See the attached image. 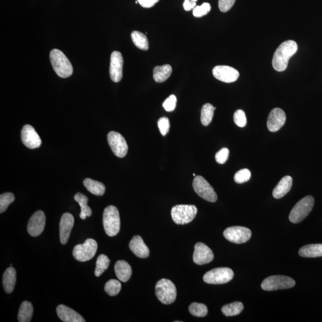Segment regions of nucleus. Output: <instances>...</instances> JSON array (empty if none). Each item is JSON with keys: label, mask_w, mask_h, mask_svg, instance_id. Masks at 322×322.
Returning a JSON list of instances; mask_svg holds the SVG:
<instances>
[{"label": "nucleus", "mask_w": 322, "mask_h": 322, "mask_svg": "<svg viewBox=\"0 0 322 322\" xmlns=\"http://www.w3.org/2000/svg\"><path fill=\"white\" fill-rule=\"evenodd\" d=\"M158 126L161 134L165 136L169 132L170 128V120L167 117H162L158 120Z\"/></svg>", "instance_id": "ea45409f"}, {"label": "nucleus", "mask_w": 322, "mask_h": 322, "mask_svg": "<svg viewBox=\"0 0 322 322\" xmlns=\"http://www.w3.org/2000/svg\"><path fill=\"white\" fill-rule=\"evenodd\" d=\"M213 74L216 79L226 83L235 82L239 77L236 69L228 66H216L213 69Z\"/></svg>", "instance_id": "2eb2a0df"}, {"label": "nucleus", "mask_w": 322, "mask_h": 322, "mask_svg": "<svg viewBox=\"0 0 322 322\" xmlns=\"http://www.w3.org/2000/svg\"><path fill=\"white\" fill-rule=\"evenodd\" d=\"M110 260L107 255L101 254L99 255L96 261V267L95 271V276L99 277L108 269L110 264Z\"/></svg>", "instance_id": "473e14b6"}, {"label": "nucleus", "mask_w": 322, "mask_h": 322, "mask_svg": "<svg viewBox=\"0 0 322 322\" xmlns=\"http://www.w3.org/2000/svg\"><path fill=\"white\" fill-rule=\"evenodd\" d=\"M193 188L196 193L204 200L210 203H215L217 200L215 192L203 177L198 176L195 177Z\"/></svg>", "instance_id": "9d476101"}, {"label": "nucleus", "mask_w": 322, "mask_h": 322, "mask_svg": "<svg viewBox=\"0 0 322 322\" xmlns=\"http://www.w3.org/2000/svg\"><path fill=\"white\" fill-rule=\"evenodd\" d=\"M103 224L105 232L107 236H115L119 232L121 221L119 213L116 207L110 206L105 209Z\"/></svg>", "instance_id": "7ed1b4c3"}, {"label": "nucleus", "mask_w": 322, "mask_h": 322, "mask_svg": "<svg viewBox=\"0 0 322 322\" xmlns=\"http://www.w3.org/2000/svg\"><path fill=\"white\" fill-rule=\"evenodd\" d=\"M50 59L54 71L59 77L66 78L73 73V67L67 57L62 51L53 49L50 53Z\"/></svg>", "instance_id": "f03ea898"}, {"label": "nucleus", "mask_w": 322, "mask_h": 322, "mask_svg": "<svg viewBox=\"0 0 322 322\" xmlns=\"http://www.w3.org/2000/svg\"><path fill=\"white\" fill-rule=\"evenodd\" d=\"M121 290V284L115 279H111L105 286V291L110 296H115Z\"/></svg>", "instance_id": "f704fd0d"}, {"label": "nucleus", "mask_w": 322, "mask_h": 322, "mask_svg": "<svg viewBox=\"0 0 322 322\" xmlns=\"http://www.w3.org/2000/svg\"><path fill=\"white\" fill-rule=\"evenodd\" d=\"M214 254L209 246L203 243L198 242L195 246L193 260L195 264L204 265L209 264L213 260Z\"/></svg>", "instance_id": "dca6fc26"}, {"label": "nucleus", "mask_w": 322, "mask_h": 322, "mask_svg": "<svg viewBox=\"0 0 322 322\" xmlns=\"http://www.w3.org/2000/svg\"><path fill=\"white\" fill-rule=\"evenodd\" d=\"M225 238L236 244H241L250 239L252 233L249 228L241 226H233L226 228L223 233Z\"/></svg>", "instance_id": "f8f14e48"}, {"label": "nucleus", "mask_w": 322, "mask_h": 322, "mask_svg": "<svg viewBox=\"0 0 322 322\" xmlns=\"http://www.w3.org/2000/svg\"><path fill=\"white\" fill-rule=\"evenodd\" d=\"M177 98L176 96L171 95L162 104V107L167 112H172L176 109Z\"/></svg>", "instance_id": "a19ab883"}, {"label": "nucleus", "mask_w": 322, "mask_h": 322, "mask_svg": "<svg viewBox=\"0 0 322 322\" xmlns=\"http://www.w3.org/2000/svg\"><path fill=\"white\" fill-rule=\"evenodd\" d=\"M74 200L79 204L81 207L80 218L85 219L87 216H90L92 215V210L90 207L87 206L89 202V198L81 193H78L75 195Z\"/></svg>", "instance_id": "cd10ccee"}, {"label": "nucleus", "mask_w": 322, "mask_h": 322, "mask_svg": "<svg viewBox=\"0 0 322 322\" xmlns=\"http://www.w3.org/2000/svg\"><path fill=\"white\" fill-rule=\"evenodd\" d=\"M129 246L131 251L138 258H145L149 256V249L140 236L132 237Z\"/></svg>", "instance_id": "412c9836"}, {"label": "nucleus", "mask_w": 322, "mask_h": 322, "mask_svg": "<svg viewBox=\"0 0 322 322\" xmlns=\"http://www.w3.org/2000/svg\"><path fill=\"white\" fill-rule=\"evenodd\" d=\"M251 171L245 168V169L237 171L234 176V180L238 184H242V183L249 181V179H251Z\"/></svg>", "instance_id": "e433bc0d"}, {"label": "nucleus", "mask_w": 322, "mask_h": 322, "mask_svg": "<svg viewBox=\"0 0 322 322\" xmlns=\"http://www.w3.org/2000/svg\"><path fill=\"white\" fill-rule=\"evenodd\" d=\"M243 310V304L237 302L224 306L221 309V311L225 317H230L239 315Z\"/></svg>", "instance_id": "2f4dec72"}, {"label": "nucleus", "mask_w": 322, "mask_h": 322, "mask_svg": "<svg viewBox=\"0 0 322 322\" xmlns=\"http://www.w3.org/2000/svg\"><path fill=\"white\" fill-rule=\"evenodd\" d=\"M171 74L172 67L170 65L156 66L153 69V79L156 83H163L168 79Z\"/></svg>", "instance_id": "393cba45"}, {"label": "nucleus", "mask_w": 322, "mask_h": 322, "mask_svg": "<svg viewBox=\"0 0 322 322\" xmlns=\"http://www.w3.org/2000/svg\"><path fill=\"white\" fill-rule=\"evenodd\" d=\"M193 176L195 177H196V176H196V174H195V173H194V174H193Z\"/></svg>", "instance_id": "49530a36"}, {"label": "nucleus", "mask_w": 322, "mask_h": 322, "mask_svg": "<svg viewBox=\"0 0 322 322\" xmlns=\"http://www.w3.org/2000/svg\"><path fill=\"white\" fill-rule=\"evenodd\" d=\"M197 1L198 0H185L183 8L186 11H191L196 7Z\"/></svg>", "instance_id": "a18cd8bd"}, {"label": "nucleus", "mask_w": 322, "mask_h": 322, "mask_svg": "<svg viewBox=\"0 0 322 322\" xmlns=\"http://www.w3.org/2000/svg\"><path fill=\"white\" fill-rule=\"evenodd\" d=\"M197 213L198 209L194 205H177L171 210V216L177 224L184 225L193 221Z\"/></svg>", "instance_id": "423d86ee"}, {"label": "nucleus", "mask_w": 322, "mask_h": 322, "mask_svg": "<svg viewBox=\"0 0 322 322\" xmlns=\"http://www.w3.org/2000/svg\"><path fill=\"white\" fill-rule=\"evenodd\" d=\"M46 215L42 211H37L30 218L28 224V232L33 237H37L43 233L46 225Z\"/></svg>", "instance_id": "4468645a"}, {"label": "nucleus", "mask_w": 322, "mask_h": 322, "mask_svg": "<svg viewBox=\"0 0 322 322\" xmlns=\"http://www.w3.org/2000/svg\"><path fill=\"white\" fill-rule=\"evenodd\" d=\"M189 312L196 317L203 318L208 314L207 307L204 304L193 303L189 307Z\"/></svg>", "instance_id": "72a5a7b5"}, {"label": "nucleus", "mask_w": 322, "mask_h": 322, "mask_svg": "<svg viewBox=\"0 0 322 322\" xmlns=\"http://www.w3.org/2000/svg\"><path fill=\"white\" fill-rule=\"evenodd\" d=\"M296 285L293 279L285 276H272L265 279L261 284L264 291H273L291 288Z\"/></svg>", "instance_id": "6e6552de"}, {"label": "nucleus", "mask_w": 322, "mask_h": 322, "mask_svg": "<svg viewBox=\"0 0 322 322\" xmlns=\"http://www.w3.org/2000/svg\"><path fill=\"white\" fill-rule=\"evenodd\" d=\"M21 139L29 149L38 148L41 145V140L37 131L32 126L25 125L21 131Z\"/></svg>", "instance_id": "ddd939ff"}, {"label": "nucleus", "mask_w": 322, "mask_h": 322, "mask_svg": "<svg viewBox=\"0 0 322 322\" xmlns=\"http://www.w3.org/2000/svg\"><path fill=\"white\" fill-rule=\"evenodd\" d=\"M33 309L32 305L31 303L23 302L21 305L18 313V321L19 322H29L31 321L32 317Z\"/></svg>", "instance_id": "c85d7f7f"}, {"label": "nucleus", "mask_w": 322, "mask_h": 322, "mask_svg": "<svg viewBox=\"0 0 322 322\" xmlns=\"http://www.w3.org/2000/svg\"><path fill=\"white\" fill-rule=\"evenodd\" d=\"M234 122L239 127H244L246 125V116L242 110H237L234 113Z\"/></svg>", "instance_id": "58836bf2"}, {"label": "nucleus", "mask_w": 322, "mask_h": 322, "mask_svg": "<svg viewBox=\"0 0 322 322\" xmlns=\"http://www.w3.org/2000/svg\"><path fill=\"white\" fill-rule=\"evenodd\" d=\"M108 143L116 156L124 158L127 154L128 147L124 137L118 132L110 131L107 134Z\"/></svg>", "instance_id": "9b49d317"}, {"label": "nucleus", "mask_w": 322, "mask_h": 322, "mask_svg": "<svg viewBox=\"0 0 322 322\" xmlns=\"http://www.w3.org/2000/svg\"><path fill=\"white\" fill-rule=\"evenodd\" d=\"M293 186V178L287 176L281 180L273 191V197L276 199H281L287 195L291 191Z\"/></svg>", "instance_id": "4be33fe9"}, {"label": "nucleus", "mask_w": 322, "mask_h": 322, "mask_svg": "<svg viewBox=\"0 0 322 322\" xmlns=\"http://www.w3.org/2000/svg\"><path fill=\"white\" fill-rule=\"evenodd\" d=\"M236 0H218V7L221 11L227 12L233 7Z\"/></svg>", "instance_id": "37998d69"}, {"label": "nucleus", "mask_w": 322, "mask_h": 322, "mask_svg": "<svg viewBox=\"0 0 322 322\" xmlns=\"http://www.w3.org/2000/svg\"><path fill=\"white\" fill-rule=\"evenodd\" d=\"M286 120L287 117L284 111L280 108H275L268 117L267 128L271 132L278 131L284 125Z\"/></svg>", "instance_id": "a211bd4d"}, {"label": "nucleus", "mask_w": 322, "mask_h": 322, "mask_svg": "<svg viewBox=\"0 0 322 322\" xmlns=\"http://www.w3.org/2000/svg\"><path fill=\"white\" fill-rule=\"evenodd\" d=\"M83 184L87 191L96 196L104 195L106 190V188L103 183L91 179L87 178L84 180Z\"/></svg>", "instance_id": "bb28decb"}, {"label": "nucleus", "mask_w": 322, "mask_h": 322, "mask_svg": "<svg viewBox=\"0 0 322 322\" xmlns=\"http://www.w3.org/2000/svg\"><path fill=\"white\" fill-rule=\"evenodd\" d=\"M115 272L117 278L122 282H126L130 279L132 275V269L127 261L119 260L115 265Z\"/></svg>", "instance_id": "5701e85b"}, {"label": "nucleus", "mask_w": 322, "mask_h": 322, "mask_svg": "<svg viewBox=\"0 0 322 322\" xmlns=\"http://www.w3.org/2000/svg\"><path fill=\"white\" fill-rule=\"evenodd\" d=\"M233 270L227 267L216 268L209 271L204 276V281L207 284L221 285L227 284L233 279Z\"/></svg>", "instance_id": "0eeeda50"}, {"label": "nucleus", "mask_w": 322, "mask_h": 322, "mask_svg": "<svg viewBox=\"0 0 322 322\" xmlns=\"http://www.w3.org/2000/svg\"><path fill=\"white\" fill-rule=\"evenodd\" d=\"M132 42L138 49L143 50L149 49V42L146 36L139 31H134L131 33Z\"/></svg>", "instance_id": "7c9ffc66"}, {"label": "nucleus", "mask_w": 322, "mask_h": 322, "mask_svg": "<svg viewBox=\"0 0 322 322\" xmlns=\"http://www.w3.org/2000/svg\"><path fill=\"white\" fill-rule=\"evenodd\" d=\"M301 257L316 258L322 257V244H312L303 246L299 250Z\"/></svg>", "instance_id": "a878e982"}, {"label": "nucleus", "mask_w": 322, "mask_h": 322, "mask_svg": "<svg viewBox=\"0 0 322 322\" xmlns=\"http://www.w3.org/2000/svg\"><path fill=\"white\" fill-rule=\"evenodd\" d=\"M57 314L60 320L65 322H85L86 321L77 312L68 307L59 305L56 309Z\"/></svg>", "instance_id": "aec40b11"}, {"label": "nucleus", "mask_w": 322, "mask_h": 322, "mask_svg": "<svg viewBox=\"0 0 322 322\" xmlns=\"http://www.w3.org/2000/svg\"><path fill=\"white\" fill-rule=\"evenodd\" d=\"M14 199V195L9 192L0 195V213H4L8 206L13 203Z\"/></svg>", "instance_id": "c9c22d12"}, {"label": "nucleus", "mask_w": 322, "mask_h": 322, "mask_svg": "<svg viewBox=\"0 0 322 322\" xmlns=\"http://www.w3.org/2000/svg\"><path fill=\"white\" fill-rule=\"evenodd\" d=\"M155 294L164 305H171L175 302L177 290L175 285L170 280L162 279L155 286Z\"/></svg>", "instance_id": "20e7f679"}, {"label": "nucleus", "mask_w": 322, "mask_h": 322, "mask_svg": "<svg viewBox=\"0 0 322 322\" xmlns=\"http://www.w3.org/2000/svg\"><path fill=\"white\" fill-rule=\"evenodd\" d=\"M315 204V200L312 196H307L302 199L292 210L289 219L293 223L302 221L312 212Z\"/></svg>", "instance_id": "39448f33"}, {"label": "nucleus", "mask_w": 322, "mask_h": 322, "mask_svg": "<svg viewBox=\"0 0 322 322\" xmlns=\"http://www.w3.org/2000/svg\"><path fill=\"white\" fill-rule=\"evenodd\" d=\"M216 107H214L212 104H206L204 105L201 110V121L202 124L208 126L212 122L214 113Z\"/></svg>", "instance_id": "c756f323"}, {"label": "nucleus", "mask_w": 322, "mask_h": 322, "mask_svg": "<svg viewBox=\"0 0 322 322\" xmlns=\"http://www.w3.org/2000/svg\"><path fill=\"white\" fill-rule=\"evenodd\" d=\"M140 5L144 8H150L154 6L159 0H137Z\"/></svg>", "instance_id": "c03bdc74"}, {"label": "nucleus", "mask_w": 322, "mask_h": 322, "mask_svg": "<svg viewBox=\"0 0 322 322\" xmlns=\"http://www.w3.org/2000/svg\"><path fill=\"white\" fill-rule=\"evenodd\" d=\"M211 5L209 3L204 2L200 6H196L193 9V14L196 17H201L206 16L211 10Z\"/></svg>", "instance_id": "4c0bfd02"}, {"label": "nucleus", "mask_w": 322, "mask_h": 322, "mask_svg": "<svg viewBox=\"0 0 322 322\" xmlns=\"http://www.w3.org/2000/svg\"><path fill=\"white\" fill-rule=\"evenodd\" d=\"M123 63L121 53L116 51L113 52L110 57L109 73L114 83H118L122 79Z\"/></svg>", "instance_id": "f3484780"}, {"label": "nucleus", "mask_w": 322, "mask_h": 322, "mask_svg": "<svg viewBox=\"0 0 322 322\" xmlns=\"http://www.w3.org/2000/svg\"><path fill=\"white\" fill-rule=\"evenodd\" d=\"M298 46L296 41L288 40L280 45L274 53L272 65L278 72L284 71L288 67V62L292 56L296 54Z\"/></svg>", "instance_id": "f257e3e1"}, {"label": "nucleus", "mask_w": 322, "mask_h": 322, "mask_svg": "<svg viewBox=\"0 0 322 322\" xmlns=\"http://www.w3.org/2000/svg\"><path fill=\"white\" fill-rule=\"evenodd\" d=\"M74 222V216L70 213H65L62 216L59 225L60 240L62 244L65 245L68 242Z\"/></svg>", "instance_id": "6ab92c4d"}, {"label": "nucleus", "mask_w": 322, "mask_h": 322, "mask_svg": "<svg viewBox=\"0 0 322 322\" xmlns=\"http://www.w3.org/2000/svg\"><path fill=\"white\" fill-rule=\"evenodd\" d=\"M229 156V150L227 148H222L216 153L215 160L219 164H224L227 161Z\"/></svg>", "instance_id": "79ce46f5"}, {"label": "nucleus", "mask_w": 322, "mask_h": 322, "mask_svg": "<svg viewBox=\"0 0 322 322\" xmlns=\"http://www.w3.org/2000/svg\"><path fill=\"white\" fill-rule=\"evenodd\" d=\"M16 282V272L11 266L6 269L3 275L2 284L6 293L10 294L13 291Z\"/></svg>", "instance_id": "b1692460"}, {"label": "nucleus", "mask_w": 322, "mask_h": 322, "mask_svg": "<svg viewBox=\"0 0 322 322\" xmlns=\"http://www.w3.org/2000/svg\"><path fill=\"white\" fill-rule=\"evenodd\" d=\"M97 250V242L93 239H87L83 244L75 246L73 256L77 261L86 262L94 257Z\"/></svg>", "instance_id": "1a4fd4ad"}]
</instances>
